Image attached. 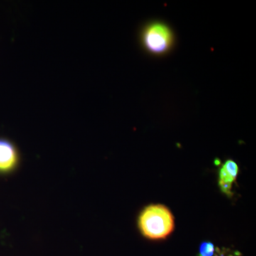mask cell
<instances>
[{
  "instance_id": "cell-4",
  "label": "cell",
  "mask_w": 256,
  "mask_h": 256,
  "mask_svg": "<svg viewBox=\"0 0 256 256\" xmlns=\"http://www.w3.org/2000/svg\"><path fill=\"white\" fill-rule=\"evenodd\" d=\"M16 151L10 143L0 140V171L11 170L16 163Z\"/></svg>"
},
{
  "instance_id": "cell-5",
  "label": "cell",
  "mask_w": 256,
  "mask_h": 256,
  "mask_svg": "<svg viewBox=\"0 0 256 256\" xmlns=\"http://www.w3.org/2000/svg\"><path fill=\"white\" fill-rule=\"evenodd\" d=\"M215 248L210 242H202L200 248V256H213Z\"/></svg>"
},
{
  "instance_id": "cell-1",
  "label": "cell",
  "mask_w": 256,
  "mask_h": 256,
  "mask_svg": "<svg viewBox=\"0 0 256 256\" xmlns=\"http://www.w3.org/2000/svg\"><path fill=\"white\" fill-rule=\"evenodd\" d=\"M174 227V220L169 208L161 204L150 205L139 217V228L146 238L160 240L166 238Z\"/></svg>"
},
{
  "instance_id": "cell-2",
  "label": "cell",
  "mask_w": 256,
  "mask_h": 256,
  "mask_svg": "<svg viewBox=\"0 0 256 256\" xmlns=\"http://www.w3.org/2000/svg\"><path fill=\"white\" fill-rule=\"evenodd\" d=\"M173 40V34L169 26L162 22L152 23L143 30V45L152 54L166 53L172 46Z\"/></svg>"
},
{
  "instance_id": "cell-3",
  "label": "cell",
  "mask_w": 256,
  "mask_h": 256,
  "mask_svg": "<svg viewBox=\"0 0 256 256\" xmlns=\"http://www.w3.org/2000/svg\"><path fill=\"white\" fill-rule=\"evenodd\" d=\"M238 173V166L236 162L232 160H227L220 171V188L226 194H230L232 184L235 181Z\"/></svg>"
}]
</instances>
